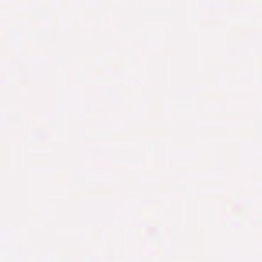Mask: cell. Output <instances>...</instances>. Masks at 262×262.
Masks as SVG:
<instances>
[]
</instances>
